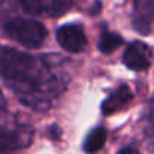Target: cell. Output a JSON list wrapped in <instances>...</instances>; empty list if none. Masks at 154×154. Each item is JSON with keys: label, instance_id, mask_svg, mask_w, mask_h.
<instances>
[{"label": "cell", "instance_id": "cell-1", "mask_svg": "<svg viewBox=\"0 0 154 154\" xmlns=\"http://www.w3.org/2000/svg\"><path fill=\"white\" fill-rule=\"evenodd\" d=\"M45 56L0 45V77L30 109L48 110L66 89V77Z\"/></svg>", "mask_w": 154, "mask_h": 154}, {"label": "cell", "instance_id": "cell-12", "mask_svg": "<svg viewBox=\"0 0 154 154\" xmlns=\"http://www.w3.org/2000/svg\"><path fill=\"white\" fill-rule=\"evenodd\" d=\"M122 152H133V154H136L137 149H136V148H131V146H125V148L119 149V154H122Z\"/></svg>", "mask_w": 154, "mask_h": 154}, {"label": "cell", "instance_id": "cell-6", "mask_svg": "<svg viewBox=\"0 0 154 154\" xmlns=\"http://www.w3.org/2000/svg\"><path fill=\"white\" fill-rule=\"evenodd\" d=\"M152 50L142 41H133L124 51V65L133 71H145L151 66Z\"/></svg>", "mask_w": 154, "mask_h": 154}, {"label": "cell", "instance_id": "cell-3", "mask_svg": "<svg viewBox=\"0 0 154 154\" xmlns=\"http://www.w3.org/2000/svg\"><path fill=\"white\" fill-rule=\"evenodd\" d=\"M20 5L29 15L56 18L72 8V0H20Z\"/></svg>", "mask_w": 154, "mask_h": 154}, {"label": "cell", "instance_id": "cell-10", "mask_svg": "<svg viewBox=\"0 0 154 154\" xmlns=\"http://www.w3.org/2000/svg\"><path fill=\"white\" fill-rule=\"evenodd\" d=\"M121 44H122V38H121L118 33L110 32V30H107V29H103L101 38H100V44H98V48H100L101 53L109 54V53L115 51Z\"/></svg>", "mask_w": 154, "mask_h": 154}, {"label": "cell", "instance_id": "cell-2", "mask_svg": "<svg viewBox=\"0 0 154 154\" xmlns=\"http://www.w3.org/2000/svg\"><path fill=\"white\" fill-rule=\"evenodd\" d=\"M5 33L15 42L27 47L38 48L47 39V29L42 23L30 18L15 17L5 24Z\"/></svg>", "mask_w": 154, "mask_h": 154}, {"label": "cell", "instance_id": "cell-8", "mask_svg": "<svg viewBox=\"0 0 154 154\" xmlns=\"http://www.w3.org/2000/svg\"><path fill=\"white\" fill-rule=\"evenodd\" d=\"M131 98H133V94H131L130 88H128L127 85H121L107 100L103 101V104H101V112H103V115H112V113L118 112V110L122 109Z\"/></svg>", "mask_w": 154, "mask_h": 154}, {"label": "cell", "instance_id": "cell-7", "mask_svg": "<svg viewBox=\"0 0 154 154\" xmlns=\"http://www.w3.org/2000/svg\"><path fill=\"white\" fill-rule=\"evenodd\" d=\"M133 3H134L133 27L142 35H149L152 29L154 0H133Z\"/></svg>", "mask_w": 154, "mask_h": 154}, {"label": "cell", "instance_id": "cell-5", "mask_svg": "<svg viewBox=\"0 0 154 154\" xmlns=\"http://www.w3.org/2000/svg\"><path fill=\"white\" fill-rule=\"evenodd\" d=\"M56 39L68 53H80L88 45L85 29L80 24H65L56 30Z\"/></svg>", "mask_w": 154, "mask_h": 154}, {"label": "cell", "instance_id": "cell-9", "mask_svg": "<svg viewBox=\"0 0 154 154\" xmlns=\"http://www.w3.org/2000/svg\"><path fill=\"white\" fill-rule=\"evenodd\" d=\"M106 137H107V133H106V128L104 127H97L94 128L86 140H85V145H83V149L86 152H95V151H100L104 143H106Z\"/></svg>", "mask_w": 154, "mask_h": 154}, {"label": "cell", "instance_id": "cell-4", "mask_svg": "<svg viewBox=\"0 0 154 154\" xmlns=\"http://www.w3.org/2000/svg\"><path fill=\"white\" fill-rule=\"evenodd\" d=\"M33 130L30 127L0 125V152L18 151L30 145Z\"/></svg>", "mask_w": 154, "mask_h": 154}, {"label": "cell", "instance_id": "cell-11", "mask_svg": "<svg viewBox=\"0 0 154 154\" xmlns=\"http://www.w3.org/2000/svg\"><path fill=\"white\" fill-rule=\"evenodd\" d=\"M5 109H6V98H5L2 89H0V115L5 112Z\"/></svg>", "mask_w": 154, "mask_h": 154}]
</instances>
